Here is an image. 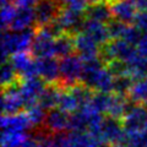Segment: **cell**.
I'll return each mask as SVG.
<instances>
[{"instance_id": "6da1fadb", "label": "cell", "mask_w": 147, "mask_h": 147, "mask_svg": "<svg viewBox=\"0 0 147 147\" xmlns=\"http://www.w3.org/2000/svg\"><path fill=\"white\" fill-rule=\"evenodd\" d=\"M114 79L115 77L109 71L102 58L85 61L81 84H84L92 91L110 93L114 88Z\"/></svg>"}, {"instance_id": "7a4b0ae2", "label": "cell", "mask_w": 147, "mask_h": 147, "mask_svg": "<svg viewBox=\"0 0 147 147\" xmlns=\"http://www.w3.org/2000/svg\"><path fill=\"white\" fill-rule=\"evenodd\" d=\"M32 127L26 113L12 115H3L1 118V146L3 147H22L28 139L27 131Z\"/></svg>"}, {"instance_id": "3957f363", "label": "cell", "mask_w": 147, "mask_h": 147, "mask_svg": "<svg viewBox=\"0 0 147 147\" xmlns=\"http://www.w3.org/2000/svg\"><path fill=\"white\" fill-rule=\"evenodd\" d=\"M34 32L32 30L16 32L11 30L3 31L1 36V57L3 61L6 60L7 57H13L20 53H27L33 44Z\"/></svg>"}, {"instance_id": "277c9868", "label": "cell", "mask_w": 147, "mask_h": 147, "mask_svg": "<svg viewBox=\"0 0 147 147\" xmlns=\"http://www.w3.org/2000/svg\"><path fill=\"white\" fill-rule=\"evenodd\" d=\"M90 134L94 136L102 145H119L120 142L125 141L126 134L123 127V123L119 119L107 117L103 118L102 123L97 129L91 131Z\"/></svg>"}, {"instance_id": "5b68a950", "label": "cell", "mask_w": 147, "mask_h": 147, "mask_svg": "<svg viewBox=\"0 0 147 147\" xmlns=\"http://www.w3.org/2000/svg\"><path fill=\"white\" fill-rule=\"evenodd\" d=\"M60 82L59 86L61 88H70V87L79 85L82 80L85 61L79 55H69L66 58L60 59Z\"/></svg>"}, {"instance_id": "8992f818", "label": "cell", "mask_w": 147, "mask_h": 147, "mask_svg": "<svg viewBox=\"0 0 147 147\" xmlns=\"http://www.w3.org/2000/svg\"><path fill=\"white\" fill-rule=\"evenodd\" d=\"M137 54V48L135 45L129 44L125 40L117 39V40H110L108 44H105L102 49V60L108 64L110 61H121L127 63Z\"/></svg>"}, {"instance_id": "52a82bcc", "label": "cell", "mask_w": 147, "mask_h": 147, "mask_svg": "<svg viewBox=\"0 0 147 147\" xmlns=\"http://www.w3.org/2000/svg\"><path fill=\"white\" fill-rule=\"evenodd\" d=\"M121 123L126 135L140 132L147 125V107L140 104L131 105L121 119Z\"/></svg>"}, {"instance_id": "ba28073f", "label": "cell", "mask_w": 147, "mask_h": 147, "mask_svg": "<svg viewBox=\"0 0 147 147\" xmlns=\"http://www.w3.org/2000/svg\"><path fill=\"white\" fill-rule=\"evenodd\" d=\"M61 11L59 0H40L34 6L36 25L38 27H45L54 24Z\"/></svg>"}, {"instance_id": "9c48e42d", "label": "cell", "mask_w": 147, "mask_h": 147, "mask_svg": "<svg viewBox=\"0 0 147 147\" xmlns=\"http://www.w3.org/2000/svg\"><path fill=\"white\" fill-rule=\"evenodd\" d=\"M24 107H26V104L21 93L20 84L7 87V88H3V96H1L3 115L17 114L20 113V110Z\"/></svg>"}, {"instance_id": "30bf717a", "label": "cell", "mask_w": 147, "mask_h": 147, "mask_svg": "<svg viewBox=\"0 0 147 147\" xmlns=\"http://www.w3.org/2000/svg\"><path fill=\"white\" fill-rule=\"evenodd\" d=\"M74 43H75V50L77 55L84 61L99 59V55L102 54V50L99 49V44L94 42L90 36L85 34L84 32L74 34Z\"/></svg>"}, {"instance_id": "8fae6325", "label": "cell", "mask_w": 147, "mask_h": 147, "mask_svg": "<svg viewBox=\"0 0 147 147\" xmlns=\"http://www.w3.org/2000/svg\"><path fill=\"white\" fill-rule=\"evenodd\" d=\"M44 131L50 135H61L70 126V115L64 110L55 108L47 113L44 120Z\"/></svg>"}, {"instance_id": "7c38bea8", "label": "cell", "mask_w": 147, "mask_h": 147, "mask_svg": "<svg viewBox=\"0 0 147 147\" xmlns=\"http://www.w3.org/2000/svg\"><path fill=\"white\" fill-rule=\"evenodd\" d=\"M107 1L110 6L112 15L117 21H120L126 25L135 22L139 11L132 0H107Z\"/></svg>"}, {"instance_id": "4fadbf2b", "label": "cell", "mask_w": 147, "mask_h": 147, "mask_svg": "<svg viewBox=\"0 0 147 147\" xmlns=\"http://www.w3.org/2000/svg\"><path fill=\"white\" fill-rule=\"evenodd\" d=\"M22 97L25 99L26 109L38 103L40 94L45 90V82L40 77H32L28 80H22L20 84Z\"/></svg>"}, {"instance_id": "5bb4252c", "label": "cell", "mask_w": 147, "mask_h": 147, "mask_svg": "<svg viewBox=\"0 0 147 147\" xmlns=\"http://www.w3.org/2000/svg\"><path fill=\"white\" fill-rule=\"evenodd\" d=\"M38 77L49 85H59L60 82V64L55 58L37 59Z\"/></svg>"}, {"instance_id": "9a60e30c", "label": "cell", "mask_w": 147, "mask_h": 147, "mask_svg": "<svg viewBox=\"0 0 147 147\" xmlns=\"http://www.w3.org/2000/svg\"><path fill=\"white\" fill-rule=\"evenodd\" d=\"M10 61L15 67L18 77H21L22 80H28L38 76L37 59H33L28 53H20L13 55L11 57Z\"/></svg>"}, {"instance_id": "2e32d148", "label": "cell", "mask_w": 147, "mask_h": 147, "mask_svg": "<svg viewBox=\"0 0 147 147\" xmlns=\"http://www.w3.org/2000/svg\"><path fill=\"white\" fill-rule=\"evenodd\" d=\"M85 34L90 36L94 42H97L98 44H108L110 42V36L108 31V26L100 22L91 21V20H85L82 24L81 31Z\"/></svg>"}, {"instance_id": "e0dca14e", "label": "cell", "mask_w": 147, "mask_h": 147, "mask_svg": "<svg viewBox=\"0 0 147 147\" xmlns=\"http://www.w3.org/2000/svg\"><path fill=\"white\" fill-rule=\"evenodd\" d=\"M86 20L100 22V24L108 25L112 21V11L108 1H97V3H91L86 9L85 12Z\"/></svg>"}, {"instance_id": "ac0fdd59", "label": "cell", "mask_w": 147, "mask_h": 147, "mask_svg": "<svg viewBox=\"0 0 147 147\" xmlns=\"http://www.w3.org/2000/svg\"><path fill=\"white\" fill-rule=\"evenodd\" d=\"M36 24V15L33 7H18L15 18L10 26L11 31L22 32L31 30L32 25Z\"/></svg>"}, {"instance_id": "d6986e66", "label": "cell", "mask_w": 147, "mask_h": 147, "mask_svg": "<svg viewBox=\"0 0 147 147\" xmlns=\"http://www.w3.org/2000/svg\"><path fill=\"white\" fill-rule=\"evenodd\" d=\"M66 147H103V145L90 132H70L65 135Z\"/></svg>"}, {"instance_id": "ffe728a7", "label": "cell", "mask_w": 147, "mask_h": 147, "mask_svg": "<svg viewBox=\"0 0 147 147\" xmlns=\"http://www.w3.org/2000/svg\"><path fill=\"white\" fill-rule=\"evenodd\" d=\"M61 92H63V88H60V86H58V85L47 86L38 99V104L45 110H48V112L52 109L58 108Z\"/></svg>"}, {"instance_id": "44dd1931", "label": "cell", "mask_w": 147, "mask_h": 147, "mask_svg": "<svg viewBox=\"0 0 147 147\" xmlns=\"http://www.w3.org/2000/svg\"><path fill=\"white\" fill-rule=\"evenodd\" d=\"M126 70H127V76H130L132 80H141L145 76H147V59L141 57L137 52L131 60L125 63Z\"/></svg>"}, {"instance_id": "7402d4cb", "label": "cell", "mask_w": 147, "mask_h": 147, "mask_svg": "<svg viewBox=\"0 0 147 147\" xmlns=\"http://www.w3.org/2000/svg\"><path fill=\"white\" fill-rule=\"evenodd\" d=\"M130 108L129 105V99L126 98V96H120V94H112L110 98V104L108 108V117L115 118V119H123L124 115L126 114V112Z\"/></svg>"}, {"instance_id": "603a6c76", "label": "cell", "mask_w": 147, "mask_h": 147, "mask_svg": "<svg viewBox=\"0 0 147 147\" xmlns=\"http://www.w3.org/2000/svg\"><path fill=\"white\" fill-rule=\"evenodd\" d=\"M75 50V43H74V36L64 33L57 37L54 43V57H59L60 59L72 55Z\"/></svg>"}, {"instance_id": "cb8c5ba5", "label": "cell", "mask_w": 147, "mask_h": 147, "mask_svg": "<svg viewBox=\"0 0 147 147\" xmlns=\"http://www.w3.org/2000/svg\"><path fill=\"white\" fill-rule=\"evenodd\" d=\"M1 86L3 88H7V87L15 86L17 84H20V77H18L17 72L13 67L12 63L10 60L3 61L1 65Z\"/></svg>"}, {"instance_id": "d4e9b609", "label": "cell", "mask_w": 147, "mask_h": 147, "mask_svg": "<svg viewBox=\"0 0 147 147\" xmlns=\"http://www.w3.org/2000/svg\"><path fill=\"white\" fill-rule=\"evenodd\" d=\"M129 96L134 103L147 107V76L134 82V86Z\"/></svg>"}, {"instance_id": "484cf974", "label": "cell", "mask_w": 147, "mask_h": 147, "mask_svg": "<svg viewBox=\"0 0 147 147\" xmlns=\"http://www.w3.org/2000/svg\"><path fill=\"white\" fill-rule=\"evenodd\" d=\"M110 98H112V94L109 93H100V92H94L92 98L90 100V103L87 104L88 107L94 110L96 113L98 114H103L108 112L109 104H110Z\"/></svg>"}, {"instance_id": "4316f807", "label": "cell", "mask_w": 147, "mask_h": 147, "mask_svg": "<svg viewBox=\"0 0 147 147\" xmlns=\"http://www.w3.org/2000/svg\"><path fill=\"white\" fill-rule=\"evenodd\" d=\"M26 114H27V118H28L32 127H38V126L44 125V120H45V117H47V113H45V109L40 107L38 103L27 108Z\"/></svg>"}, {"instance_id": "83f0119b", "label": "cell", "mask_w": 147, "mask_h": 147, "mask_svg": "<svg viewBox=\"0 0 147 147\" xmlns=\"http://www.w3.org/2000/svg\"><path fill=\"white\" fill-rule=\"evenodd\" d=\"M132 86H134V80L130 76H119L114 79L113 92L115 94H120V96L130 94Z\"/></svg>"}, {"instance_id": "f1b7e54d", "label": "cell", "mask_w": 147, "mask_h": 147, "mask_svg": "<svg viewBox=\"0 0 147 147\" xmlns=\"http://www.w3.org/2000/svg\"><path fill=\"white\" fill-rule=\"evenodd\" d=\"M126 147H147V125L140 132L126 135Z\"/></svg>"}, {"instance_id": "f546056e", "label": "cell", "mask_w": 147, "mask_h": 147, "mask_svg": "<svg viewBox=\"0 0 147 147\" xmlns=\"http://www.w3.org/2000/svg\"><path fill=\"white\" fill-rule=\"evenodd\" d=\"M17 9L10 4V5H5L1 6V27L3 31L5 30H10V26L12 24L13 18H15Z\"/></svg>"}, {"instance_id": "4dcf8cb0", "label": "cell", "mask_w": 147, "mask_h": 147, "mask_svg": "<svg viewBox=\"0 0 147 147\" xmlns=\"http://www.w3.org/2000/svg\"><path fill=\"white\" fill-rule=\"evenodd\" d=\"M108 26V31H109V36H110V39L112 40H117V39H123V36L125 33V30L127 25L126 24H123L120 21H110Z\"/></svg>"}, {"instance_id": "1f68e13d", "label": "cell", "mask_w": 147, "mask_h": 147, "mask_svg": "<svg viewBox=\"0 0 147 147\" xmlns=\"http://www.w3.org/2000/svg\"><path fill=\"white\" fill-rule=\"evenodd\" d=\"M61 7L64 9H70V10H75L85 13L87 9V0H59Z\"/></svg>"}, {"instance_id": "d6a6232c", "label": "cell", "mask_w": 147, "mask_h": 147, "mask_svg": "<svg viewBox=\"0 0 147 147\" xmlns=\"http://www.w3.org/2000/svg\"><path fill=\"white\" fill-rule=\"evenodd\" d=\"M135 26L139 28L144 34H147V10L140 11L135 18Z\"/></svg>"}, {"instance_id": "836d02e7", "label": "cell", "mask_w": 147, "mask_h": 147, "mask_svg": "<svg viewBox=\"0 0 147 147\" xmlns=\"http://www.w3.org/2000/svg\"><path fill=\"white\" fill-rule=\"evenodd\" d=\"M137 52L141 57L147 59V34H144L142 38L140 39L139 44H137Z\"/></svg>"}, {"instance_id": "e575fe53", "label": "cell", "mask_w": 147, "mask_h": 147, "mask_svg": "<svg viewBox=\"0 0 147 147\" xmlns=\"http://www.w3.org/2000/svg\"><path fill=\"white\" fill-rule=\"evenodd\" d=\"M40 0H15L16 5L18 7H32L36 6Z\"/></svg>"}, {"instance_id": "d590c367", "label": "cell", "mask_w": 147, "mask_h": 147, "mask_svg": "<svg viewBox=\"0 0 147 147\" xmlns=\"http://www.w3.org/2000/svg\"><path fill=\"white\" fill-rule=\"evenodd\" d=\"M132 3L135 4V6L139 12L147 10V0H132Z\"/></svg>"}, {"instance_id": "8d00e7d4", "label": "cell", "mask_w": 147, "mask_h": 147, "mask_svg": "<svg viewBox=\"0 0 147 147\" xmlns=\"http://www.w3.org/2000/svg\"><path fill=\"white\" fill-rule=\"evenodd\" d=\"M1 1V6H5V5H10L12 0H0Z\"/></svg>"}, {"instance_id": "74e56055", "label": "cell", "mask_w": 147, "mask_h": 147, "mask_svg": "<svg viewBox=\"0 0 147 147\" xmlns=\"http://www.w3.org/2000/svg\"><path fill=\"white\" fill-rule=\"evenodd\" d=\"M87 1L91 4V3H97V1H107V0H87Z\"/></svg>"}, {"instance_id": "f35d334b", "label": "cell", "mask_w": 147, "mask_h": 147, "mask_svg": "<svg viewBox=\"0 0 147 147\" xmlns=\"http://www.w3.org/2000/svg\"><path fill=\"white\" fill-rule=\"evenodd\" d=\"M107 147H126V146H123V145H112V146H107Z\"/></svg>"}]
</instances>
